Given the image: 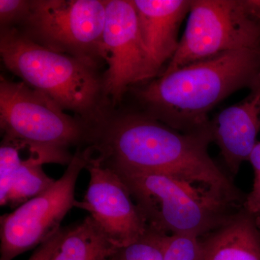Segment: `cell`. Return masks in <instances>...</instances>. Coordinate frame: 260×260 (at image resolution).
<instances>
[{
    "mask_svg": "<svg viewBox=\"0 0 260 260\" xmlns=\"http://www.w3.org/2000/svg\"><path fill=\"white\" fill-rule=\"evenodd\" d=\"M164 260H200V239L186 235H164Z\"/></svg>",
    "mask_w": 260,
    "mask_h": 260,
    "instance_id": "cell-18",
    "label": "cell"
},
{
    "mask_svg": "<svg viewBox=\"0 0 260 260\" xmlns=\"http://www.w3.org/2000/svg\"><path fill=\"white\" fill-rule=\"evenodd\" d=\"M256 220H257V219H256ZM257 223L258 225H259V226L260 228V220H257Z\"/></svg>",
    "mask_w": 260,
    "mask_h": 260,
    "instance_id": "cell-24",
    "label": "cell"
},
{
    "mask_svg": "<svg viewBox=\"0 0 260 260\" xmlns=\"http://www.w3.org/2000/svg\"><path fill=\"white\" fill-rule=\"evenodd\" d=\"M248 15L260 23V0H241Z\"/></svg>",
    "mask_w": 260,
    "mask_h": 260,
    "instance_id": "cell-22",
    "label": "cell"
},
{
    "mask_svg": "<svg viewBox=\"0 0 260 260\" xmlns=\"http://www.w3.org/2000/svg\"><path fill=\"white\" fill-rule=\"evenodd\" d=\"M68 230V226L61 227L57 232L38 246L35 251L28 260H51L54 256V253L64 238L65 234Z\"/></svg>",
    "mask_w": 260,
    "mask_h": 260,
    "instance_id": "cell-20",
    "label": "cell"
},
{
    "mask_svg": "<svg viewBox=\"0 0 260 260\" xmlns=\"http://www.w3.org/2000/svg\"><path fill=\"white\" fill-rule=\"evenodd\" d=\"M93 155L90 147L77 148L64 174L36 198L0 218V260H13L38 247L61 229L75 206V191L82 170Z\"/></svg>",
    "mask_w": 260,
    "mask_h": 260,
    "instance_id": "cell-8",
    "label": "cell"
},
{
    "mask_svg": "<svg viewBox=\"0 0 260 260\" xmlns=\"http://www.w3.org/2000/svg\"><path fill=\"white\" fill-rule=\"evenodd\" d=\"M0 54L7 69L88 128L109 112L97 66L43 47L17 28H1Z\"/></svg>",
    "mask_w": 260,
    "mask_h": 260,
    "instance_id": "cell-3",
    "label": "cell"
},
{
    "mask_svg": "<svg viewBox=\"0 0 260 260\" xmlns=\"http://www.w3.org/2000/svg\"><path fill=\"white\" fill-rule=\"evenodd\" d=\"M259 47L260 23L241 0H191L177 52L161 73L228 51Z\"/></svg>",
    "mask_w": 260,
    "mask_h": 260,
    "instance_id": "cell-7",
    "label": "cell"
},
{
    "mask_svg": "<svg viewBox=\"0 0 260 260\" xmlns=\"http://www.w3.org/2000/svg\"><path fill=\"white\" fill-rule=\"evenodd\" d=\"M260 80V47L228 51L134 88L142 113L185 134L212 133L209 113Z\"/></svg>",
    "mask_w": 260,
    "mask_h": 260,
    "instance_id": "cell-2",
    "label": "cell"
},
{
    "mask_svg": "<svg viewBox=\"0 0 260 260\" xmlns=\"http://www.w3.org/2000/svg\"><path fill=\"white\" fill-rule=\"evenodd\" d=\"M30 0H0L1 28H16L28 17Z\"/></svg>",
    "mask_w": 260,
    "mask_h": 260,
    "instance_id": "cell-19",
    "label": "cell"
},
{
    "mask_svg": "<svg viewBox=\"0 0 260 260\" xmlns=\"http://www.w3.org/2000/svg\"><path fill=\"white\" fill-rule=\"evenodd\" d=\"M51 98L24 83L0 78V128L3 140L28 149L42 164L69 165L70 148L87 146L88 127Z\"/></svg>",
    "mask_w": 260,
    "mask_h": 260,
    "instance_id": "cell-5",
    "label": "cell"
},
{
    "mask_svg": "<svg viewBox=\"0 0 260 260\" xmlns=\"http://www.w3.org/2000/svg\"><path fill=\"white\" fill-rule=\"evenodd\" d=\"M104 92L112 105L121 102L132 86L147 81L148 62L133 0H106L102 37Z\"/></svg>",
    "mask_w": 260,
    "mask_h": 260,
    "instance_id": "cell-9",
    "label": "cell"
},
{
    "mask_svg": "<svg viewBox=\"0 0 260 260\" xmlns=\"http://www.w3.org/2000/svg\"><path fill=\"white\" fill-rule=\"evenodd\" d=\"M43 164L30 155L23 159L15 172L5 206L18 208L47 190L56 180L44 172Z\"/></svg>",
    "mask_w": 260,
    "mask_h": 260,
    "instance_id": "cell-15",
    "label": "cell"
},
{
    "mask_svg": "<svg viewBox=\"0 0 260 260\" xmlns=\"http://www.w3.org/2000/svg\"><path fill=\"white\" fill-rule=\"evenodd\" d=\"M86 169L90 175L88 189L83 201H77L75 207L88 211L119 249L137 242L145 235L148 225L125 183L93 155Z\"/></svg>",
    "mask_w": 260,
    "mask_h": 260,
    "instance_id": "cell-10",
    "label": "cell"
},
{
    "mask_svg": "<svg viewBox=\"0 0 260 260\" xmlns=\"http://www.w3.org/2000/svg\"><path fill=\"white\" fill-rule=\"evenodd\" d=\"M200 260H260L256 217L240 208L221 226L200 238Z\"/></svg>",
    "mask_w": 260,
    "mask_h": 260,
    "instance_id": "cell-13",
    "label": "cell"
},
{
    "mask_svg": "<svg viewBox=\"0 0 260 260\" xmlns=\"http://www.w3.org/2000/svg\"><path fill=\"white\" fill-rule=\"evenodd\" d=\"M248 160L253 168L254 176L260 175V141L256 143Z\"/></svg>",
    "mask_w": 260,
    "mask_h": 260,
    "instance_id": "cell-23",
    "label": "cell"
},
{
    "mask_svg": "<svg viewBox=\"0 0 260 260\" xmlns=\"http://www.w3.org/2000/svg\"><path fill=\"white\" fill-rule=\"evenodd\" d=\"M116 173L125 183L149 229L160 234L200 239L223 225L243 206L208 186L167 174Z\"/></svg>",
    "mask_w": 260,
    "mask_h": 260,
    "instance_id": "cell-4",
    "label": "cell"
},
{
    "mask_svg": "<svg viewBox=\"0 0 260 260\" xmlns=\"http://www.w3.org/2000/svg\"><path fill=\"white\" fill-rule=\"evenodd\" d=\"M20 150L15 143L3 140L0 146V205L5 206L15 172L21 164Z\"/></svg>",
    "mask_w": 260,
    "mask_h": 260,
    "instance_id": "cell-17",
    "label": "cell"
},
{
    "mask_svg": "<svg viewBox=\"0 0 260 260\" xmlns=\"http://www.w3.org/2000/svg\"><path fill=\"white\" fill-rule=\"evenodd\" d=\"M213 143L233 176L249 160L260 132V80L242 102L225 108L211 120Z\"/></svg>",
    "mask_w": 260,
    "mask_h": 260,
    "instance_id": "cell-12",
    "label": "cell"
},
{
    "mask_svg": "<svg viewBox=\"0 0 260 260\" xmlns=\"http://www.w3.org/2000/svg\"><path fill=\"white\" fill-rule=\"evenodd\" d=\"M211 143L212 133L185 134L142 112H109L89 128L87 146L114 172L167 174L243 205L246 194L210 156Z\"/></svg>",
    "mask_w": 260,
    "mask_h": 260,
    "instance_id": "cell-1",
    "label": "cell"
},
{
    "mask_svg": "<svg viewBox=\"0 0 260 260\" xmlns=\"http://www.w3.org/2000/svg\"><path fill=\"white\" fill-rule=\"evenodd\" d=\"M105 17L106 0H30L18 29L43 47L98 67Z\"/></svg>",
    "mask_w": 260,
    "mask_h": 260,
    "instance_id": "cell-6",
    "label": "cell"
},
{
    "mask_svg": "<svg viewBox=\"0 0 260 260\" xmlns=\"http://www.w3.org/2000/svg\"><path fill=\"white\" fill-rule=\"evenodd\" d=\"M164 235L148 228L143 237L129 245L118 249L109 260H164Z\"/></svg>",
    "mask_w": 260,
    "mask_h": 260,
    "instance_id": "cell-16",
    "label": "cell"
},
{
    "mask_svg": "<svg viewBox=\"0 0 260 260\" xmlns=\"http://www.w3.org/2000/svg\"><path fill=\"white\" fill-rule=\"evenodd\" d=\"M118 249L88 215L68 226L51 260H109Z\"/></svg>",
    "mask_w": 260,
    "mask_h": 260,
    "instance_id": "cell-14",
    "label": "cell"
},
{
    "mask_svg": "<svg viewBox=\"0 0 260 260\" xmlns=\"http://www.w3.org/2000/svg\"><path fill=\"white\" fill-rule=\"evenodd\" d=\"M243 208L260 220V175L254 176L252 189L246 195Z\"/></svg>",
    "mask_w": 260,
    "mask_h": 260,
    "instance_id": "cell-21",
    "label": "cell"
},
{
    "mask_svg": "<svg viewBox=\"0 0 260 260\" xmlns=\"http://www.w3.org/2000/svg\"><path fill=\"white\" fill-rule=\"evenodd\" d=\"M138 29L148 62L147 81L160 75L179 47L181 24L190 10L191 0H133Z\"/></svg>",
    "mask_w": 260,
    "mask_h": 260,
    "instance_id": "cell-11",
    "label": "cell"
}]
</instances>
